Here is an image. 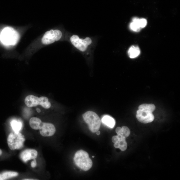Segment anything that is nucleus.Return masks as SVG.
I'll use <instances>...</instances> for the list:
<instances>
[{
  "label": "nucleus",
  "instance_id": "f257e3e1",
  "mask_svg": "<svg viewBox=\"0 0 180 180\" xmlns=\"http://www.w3.org/2000/svg\"><path fill=\"white\" fill-rule=\"evenodd\" d=\"M75 165L85 171L89 170L93 166V162L89 157L88 153L83 150L77 151L74 157Z\"/></svg>",
  "mask_w": 180,
  "mask_h": 180
},
{
  "label": "nucleus",
  "instance_id": "f03ea898",
  "mask_svg": "<svg viewBox=\"0 0 180 180\" xmlns=\"http://www.w3.org/2000/svg\"><path fill=\"white\" fill-rule=\"evenodd\" d=\"M19 39L17 32L11 27L4 28L0 34V40L5 45H14L16 44Z\"/></svg>",
  "mask_w": 180,
  "mask_h": 180
},
{
  "label": "nucleus",
  "instance_id": "7ed1b4c3",
  "mask_svg": "<svg viewBox=\"0 0 180 180\" xmlns=\"http://www.w3.org/2000/svg\"><path fill=\"white\" fill-rule=\"evenodd\" d=\"M82 117L85 122L88 124L90 130L93 133H96L99 130L101 121L96 113L92 111H88L82 115Z\"/></svg>",
  "mask_w": 180,
  "mask_h": 180
},
{
  "label": "nucleus",
  "instance_id": "20e7f679",
  "mask_svg": "<svg viewBox=\"0 0 180 180\" xmlns=\"http://www.w3.org/2000/svg\"><path fill=\"white\" fill-rule=\"evenodd\" d=\"M48 98L42 97L40 98L33 95H29L25 99V103L27 107L31 108L40 105L45 109H49L51 107V103Z\"/></svg>",
  "mask_w": 180,
  "mask_h": 180
},
{
  "label": "nucleus",
  "instance_id": "39448f33",
  "mask_svg": "<svg viewBox=\"0 0 180 180\" xmlns=\"http://www.w3.org/2000/svg\"><path fill=\"white\" fill-rule=\"evenodd\" d=\"M25 140L24 136L20 132H12L8 137V143L10 149L14 151L22 149Z\"/></svg>",
  "mask_w": 180,
  "mask_h": 180
},
{
  "label": "nucleus",
  "instance_id": "423d86ee",
  "mask_svg": "<svg viewBox=\"0 0 180 180\" xmlns=\"http://www.w3.org/2000/svg\"><path fill=\"white\" fill-rule=\"evenodd\" d=\"M70 40L74 47L79 51L83 52L86 51L88 46L93 43L92 39L89 37L82 39L79 38L78 36L77 35L71 36Z\"/></svg>",
  "mask_w": 180,
  "mask_h": 180
},
{
  "label": "nucleus",
  "instance_id": "0eeeda50",
  "mask_svg": "<svg viewBox=\"0 0 180 180\" xmlns=\"http://www.w3.org/2000/svg\"><path fill=\"white\" fill-rule=\"evenodd\" d=\"M62 36V33L59 30H50L47 31L42 39V43L49 45L59 40Z\"/></svg>",
  "mask_w": 180,
  "mask_h": 180
},
{
  "label": "nucleus",
  "instance_id": "6e6552de",
  "mask_svg": "<svg viewBox=\"0 0 180 180\" xmlns=\"http://www.w3.org/2000/svg\"><path fill=\"white\" fill-rule=\"evenodd\" d=\"M136 117L140 122L145 124L152 122L155 119L152 113L143 109L137 111Z\"/></svg>",
  "mask_w": 180,
  "mask_h": 180
},
{
  "label": "nucleus",
  "instance_id": "1a4fd4ad",
  "mask_svg": "<svg viewBox=\"0 0 180 180\" xmlns=\"http://www.w3.org/2000/svg\"><path fill=\"white\" fill-rule=\"evenodd\" d=\"M40 130L41 135L45 137L53 135L56 131L54 125L50 123H42Z\"/></svg>",
  "mask_w": 180,
  "mask_h": 180
},
{
  "label": "nucleus",
  "instance_id": "9d476101",
  "mask_svg": "<svg viewBox=\"0 0 180 180\" xmlns=\"http://www.w3.org/2000/svg\"><path fill=\"white\" fill-rule=\"evenodd\" d=\"M125 138L117 135L112 137V140L114 143V146L116 149H119L121 151H125L128 146Z\"/></svg>",
  "mask_w": 180,
  "mask_h": 180
},
{
  "label": "nucleus",
  "instance_id": "9b49d317",
  "mask_svg": "<svg viewBox=\"0 0 180 180\" xmlns=\"http://www.w3.org/2000/svg\"><path fill=\"white\" fill-rule=\"evenodd\" d=\"M38 156V152L34 149L26 150L20 155V158L24 162H26L31 160H34Z\"/></svg>",
  "mask_w": 180,
  "mask_h": 180
},
{
  "label": "nucleus",
  "instance_id": "f8f14e48",
  "mask_svg": "<svg viewBox=\"0 0 180 180\" xmlns=\"http://www.w3.org/2000/svg\"><path fill=\"white\" fill-rule=\"evenodd\" d=\"M115 131L117 135L126 139L130 134L129 129L126 126H123L122 128L119 127L116 129Z\"/></svg>",
  "mask_w": 180,
  "mask_h": 180
},
{
  "label": "nucleus",
  "instance_id": "ddd939ff",
  "mask_svg": "<svg viewBox=\"0 0 180 180\" xmlns=\"http://www.w3.org/2000/svg\"><path fill=\"white\" fill-rule=\"evenodd\" d=\"M42 122L39 118H31L29 120V125L31 128L35 130H40L42 124Z\"/></svg>",
  "mask_w": 180,
  "mask_h": 180
},
{
  "label": "nucleus",
  "instance_id": "4468645a",
  "mask_svg": "<svg viewBox=\"0 0 180 180\" xmlns=\"http://www.w3.org/2000/svg\"><path fill=\"white\" fill-rule=\"evenodd\" d=\"M139 47L137 46H131L129 49L128 53L129 57L131 59H134L138 56L140 54Z\"/></svg>",
  "mask_w": 180,
  "mask_h": 180
},
{
  "label": "nucleus",
  "instance_id": "2eb2a0df",
  "mask_svg": "<svg viewBox=\"0 0 180 180\" xmlns=\"http://www.w3.org/2000/svg\"><path fill=\"white\" fill-rule=\"evenodd\" d=\"M102 123L111 128H113L114 126L115 122L114 119L109 115H105L102 119Z\"/></svg>",
  "mask_w": 180,
  "mask_h": 180
},
{
  "label": "nucleus",
  "instance_id": "dca6fc26",
  "mask_svg": "<svg viewBox=\"0 0 180 180\" xmlns=\"http://www.w3.org/2000/svg\"><path fill=\"white\" fill-rule=\"evenodd\" d=\"M10 124L14 132L15 133H19L22 129V124L20 122L13 120L10 123Z\"/></svg>",
  "mask_w": 180,
  "mask_h": 180
},
{
  "label": "nucleus",
  "instance_id": "f3484780",
  "mask_svg": "<svg viewBox=\"0 0 180 180\" xmlns=\"http://www.w3.org/2000/svg\"><path fill=\"white\" fill-rule=\"evenodd\" d=\"M139 19L134 18L132 20V22L130 24V28L132 31L135 32H139L141 29L138 24Z\"/></svg>",
  "mask_w": 180,
  "mask_h": 180
},
{
  "label": "nucleus",
  "instance_id": "a211bd4d",
  "mask_svg": "<svg viewBox=\"0 0 180 180\" xmlns=\"http://www.w3.org/2000/svg\"><path fill=\"white\" fill-rule=\"evenodd\" d=\"M156 109V106L152 104H143L140 106L139 109H143L152 113L154 112Z\"/></svg>",
  "mask_w": 180,
  "mask_h": 180
},
{
  "label": "nucleus",
  "instance_id": "6ab92c4d",
  "mask_svg": "<svg viewBox=\"0 0 180 180\" xmlns=\"http://www.w3.org/2000/svg\"><path fill=\"white\" fill-rule=\"evenodd\" d=\"M2 175L3 180L17 177L18 176L19 173L15 172H6L3 173Z\"/></svg>",
  "mask_w": 180,
  "mask_h": 180
},
{
  "label": "nucleus",
  "instance_id": "aec40b11",
  "mask_svg": "<svg viewBox=\"0 0 180 180\" xmlns=\"http://www.w3.org/2000/svg\"><path fill=\"white\" fill-rule=\"evenodd\" d=\"M138 23L141 29L145 27L147 24L146 20L144 19H139Z\"/></svg>",
  "mask_w": 180,
  "mask_h": 180
},
{
  "label": "nucleus",
  "instance_id": "412c9836",
  "mask_svg": "<svg viewBox=\"0 0 180 180\" xmlns=\"http://www.w3.org/2000/svg\"><path fill=\"white\" fill-rule=\"evenodd\" d=\"M36 161L35 159H34V161L32 162L31 163V167L33 168L35 167L36 166Z\"/></svg>",
  "mask_w": 180,
  "mask_h": 180
},
{
  "label": "nucleus",
  "instance_id": "4be33fe9",
  "mask_svg": "<svg viewBox=\"0 0 180 180\" xmlns=\"http://www.w3.org/2000/svg\"><path fill=\"white\" fill-rule=\"evenodd\" d=\"M96 133H97V135H100V132L99 131V130H98L96 132Z\"/></svg>",
  "mask_w": 180,
  "mask_h": 180
},
{
  "label": "nucleus",
  "instance_id": "5701e85b",
  "mask_svg": "<svg viewBox=\"0 0 180 180\" xmlns=\"http://www.w3.org/2000/svg\"><path fill=\"white\" fill-rule=\"evenodd\" d=\"M0 180H3L2 175L0 174Z\"/></svg>",
  "mask_w": 180,
  "mask_h": 180
},
{
  "label": "nucleus",
  "instance_id": "b1692460",
  "mask_svg": "<svg viewBox=\"0 0 180 180\" xmlns=\"http://www.w3.org/2000/svg\"><path fill=\"white\" fill-rule=\"evenodd\" d=\"M37 112H38V113H40V110L38 109H37Z\"/></svg>",
  "mask_w": 180,
  "mask_h": 180
},
{
  "label": "nucleus",
  "instance_id": "393cba45",
  "mask_svg": "<svg viewBox=\"0 0 180 180\" xmlns=\"http://www.w3.org/2000/svg\"><path fill=\"white\" fill-rule=\"evenodd\" d=\"M2 150L1 149H0V156L2 154Z\"/></svg>",
  "mask_w": 180,
  "mask_h": 180
},
{
  "label": "nucleus",
  "instance_id": "a878e982",
  "mask_svg": "<svg viewBox=\"0 0 180 180\" xmlns=\"http://www.w3.org/2000/svg\"><path fill=\"white\" fill-rule=\"evenodd\" d=\"M94 156H93V157L94 158Z\"/></svg>",
  "mask_w": 180,
  "mask_h": 180
}]
</instances>
